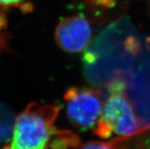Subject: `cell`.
<instances>
[{"mask_svg": "<svg viewBox=\"0 0 150 149\" xmlns=\"http://www.w3.org/2000/svg\"><path fill=\"white\" fill-rule=\"evenodd\" d=\"M59 110V106L30 103L15 119L11 145L2 149H49Z\"/></svg>", "mask_w": 150, "mask_h": 149, "instance_id": "obj_1", "label": "cell"}, {"mask_svg": "<svg viewBox=\"0 0 150 149\" xmlns=\"http://www.w3.org/2000/svg\"><path fill=\"white\" fill-rule=\"evenodd\" d=\"M101 116L94 127L98 138H108L115 134L117 140L123 141L140 133L135 107L126 93L108 95Z\"/></svg>", "mask_w": 150, "mask_h": 149, "instance_id": "obj_2", "label": "cell"}, {"mask_svg": "<svg viewBox=\"0 0 150 149\" xmlns=\"http://www.w3.org/2000/svg\"><path fill=\"white\" fill-rule=\"evenodd\" d=\"M67 115L74 126L82 130L95 127L102 110V93L97 88L71 87L63 96Z\"/></svg>", "mask_w": 150, "mask_h": 149, "instance_id": "obj_3", "label": "cell"}, {"mask_svg": "<svg viewBox=\"0 0 150 149\" xmlns=\"http://www.w3.org/2000/svg\"><path fill=\"white\" fill-rule=\"evenodd\" d=\"M92 35L90 22L84 15L62 19L57 25L54 38L61 49L70 53H79L86 47Z\"/></svg>", "mask_w": 150, "mask_h": 149, "instance_id": "obj_4", "label": "cell"}, {"mask_svg": "<svg viewBox=\"0 0 150 149\" xmlns=\"http://www.w3.org/2000/svg\"><path fill=\"white\" fill-rule=\"evenodd\" d=\"M79 146V137L70 130L56 128L50 138V149H75Z\"/></svg>", "mask_w": 150, "mask_h": 149, "instance_id": "obj_5", "label": "cell"}, {"mask_svg": "<svg viewBox=\"0 0 150 149\" xmlns=\"http://www.w3.org/2000/svg\"><path fill=\"white\" fill-rule=\"evenodd\" d=\"M82 6L95 16H102L112 12L120 0H80Z\"/></svg>", "mask_w": 150, "mask_h": 149, "instance_id": "obj_6", "label": "cell"}, {"mask_svg": "<svg viewBox=\"0 0 150 149\" xmlns=\"http://www.w3.org/2000/svg\"><path fill=\"white\" fill-rule=\"evenodd\" d=\"M0 7L4 9L19 7L23 12H27L32 10V3L27 2L26 0H0Z\"/></svg>", "mask_w": 150, "mask_h": 149, "instance_id": "obj_7", "label": "cell"}, {"mask_svg": "<svg viewBox=\"0 0 150 149\" xmlns=\"http://www.w3.org/2000/svg\"><path fill=\"white\" fill-rule=\"evenodd\" d=\"M4 8H0V52L5 50L7 46V18Z\"/></svg>", "mask_w": 150, "mask_h": 149, "instance_id": "obj_8", "label": "cell"}, {"mask_svg": "<svg viewBox=\"0 0 150 149\" xmlns=\"http://www.w3.org/2000/svg\"><path fill=\"white\" fill-rule=\"evenodd\" d=\"M78 149H118V147L114 140L110 142L91 141L80 145Z\"/></svg>", "mask_w": 150, "mask_h": 149, "instance_id": "obj_9", "label": "cell"}, {"mask_svg": "<svg viewBox=\"0 0 150 149\" xmlns=\"http://www.w3.org/2000/svg\"><path fill=\"white\" fill-rule=\"evenodd\" d=\"M146 43H147V44H149V45L150 46V36L148 38H147V40H146Z\"/></svg>", "mask_w": 150, "mask_h": 149, "instance_id": "obj_10", "label": "cell"}, {"mask_svg": "<svg viewBox=\"0 0 150 149\" xmlns=\"http://www.w3.org/2000/svg\"><path fill=\"white\" fill-rule=\"evenodd\" d=\"M118 149H120V148H118Z\"/></svg>", "mask_w": 150, "mask_h": 149, "instance_id": "obj_11", "label": "cell"}]
</instances>
